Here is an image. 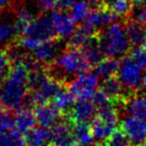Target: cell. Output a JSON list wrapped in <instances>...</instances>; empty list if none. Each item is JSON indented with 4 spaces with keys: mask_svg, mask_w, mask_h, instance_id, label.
<instances>
[{
    "mask_svg": "<svg viewBox=\"0 0 146 146\" xmlns=\"http://www.w3.org/2000/svg\"><path fill=\"white\" fill-rule=\"evenodd\" d=\"M141 91L143 95L146 96V73L143 75V77H142V82H141Z\"/></svg>",
    "mask_w": 146,
    "mask_h": 146,
    "instance_id": "38",
    "label": "cell"
},
{
    "mask_svg": "<svg viewBox=\"0 0 146 146\" xmlns=\"http://www.w3.org/2000/svg\"><path fill=\"white\" fill-rule=\"evenodd\" d=\"M100 46L104 55L110 58L122 57L127 53L130 43L125 27L120 23H113L98 33Z\"/></svg>",
    "mask_w": 146,
    "mask_h": 146,
    "instance_id": "3",
    "label": "cell"
},
{
    "mask_svg": "<svg viewBox=\"0 0 146 146\" xmlns=\"http://www.w3.org/2000/svg\"><path fill=\"white\" fill-rule=\"evenodd\" d=\"M74 101H75L74 95L65 86L62 89L59 90L54 95V97L52 98V105L62 115H65L74 105Z\"/></svg>",
    "mask_w": 146,
    "mask_h": 146,
    "instance_id": "20",
    "label": "cell"
},
{
    "mask_svg": "<svg viewBox=\"0 0 146 146\" xmlns=\"http://www.w3.org/2000/svg\"><path fill=\"white\" fill-rule=\"evenodd\" d=\"M123 86L120 82L118 76H112L107 79L103 80L100 86V90L103 91L108 96L112 103L119 104L124 100V98L127 97V94H124Z\"/></svg>",
    "mask_w": 146,
    "mask_h": 146,
    "instance_id": "15",
    "label": "cell"
},
{
    "mask_svg": "<svg viewBox=\"0 0 146 146\" xmlns=\"http://www.w3.org/2000/svg\"><path fill=\"white\" fill-rule=\"evenodd\" d=\"M135 4H143V3L146 2V0H132Z\"/></svg>",
    "mask_w": 146,
    "mask_h": 146,
    "instance_id": "41",
    "label": "cell"
},
{
    "mask_svg": "<svg viewBox=\"0 0 146 146\" xmlns=\"http://www.w3.org/2000/svg\"><path fill=\"white\" fill-rule=\"evenodd\" d=\"M25 146H47L49 131L43 127H34L24 134Z\"/></svg>",
    "mask_w": 146,
    "mask_h": 146,
    "instance_id": "23",
    "label": "cell"
},
{
    "mask_svg": "<svg viewBox=\"0 0 146 146\" xmlns=\"http://www.w3.org/2000/svg\"><path fill=\"white\" fill-rule=\"evenodd\" d=\"M97 117L114 128H115V126L117 125L118 121H119V115H118L117 110L112 105L100 109L98 111Z\"/></svg>",
    "mask_w": 146,
    "mask_h": 146,
    "instance_id": "29",
    "label": "cell"
},
{
    "mask_svg": "<svg viewBox=\"0 0 146 146\" xmlns=\"http://www.w3.org/2000/svg\"><path fill=\"white\" fill-rule=\"evenodd\" d=\"M86 2L88 3H98V2H101L102 0H84Z\"/></svg>",
    "mask_w": 146,
    "mask_h": 146,
    "instance_id": "42",
    "label": "cell"
},
{
    "mask_svg": "<svg viewBox=\"0 0 146 146\" xmlns=\"http://www.w3.org/2000/svg\"><path fill=\"white\" fill-rule=\"evenodd\" d=\"M37 123L43 128H51L58 122L61 113L52 104H42L35 107L33 110Z\"/></svg>",
    "mask_w": 146,
    "mask_h": 146,
    "instance_id": "14",
    "label": "cell"
},
{
    "mask_svg": "<svg viewBox=\"0 0 146 146\" xmlns=\"http://www.w3.org/2000/svg\"><path fill=\"white\" fill-rule=\"evenodd\" d=\"M21 36L31 37L41 43L54 40L58 37L49 15H43L34 19L23 31Z\"/></svg>",
    "mask_w": 146,
    "mask_h": 146,
    "instance_id": "6",
    "label": "cell"
},
{
    "mask_svg": "<svg viewBox=\"0 0 146 146\" xmlns=\"http://www.w3.org/2000/svg\"><path fill=\"white\" fill-rule=\"evenodd\" d=\"M18 34L15 24L8 21H3L0 23V43L12 40Z\"/></svg>",
    "mask_w": 146,
    "mask_h": 146,
    "instance_id": "30",
    "label": "cell"
},
{
    "mask_svg": "<svg viewBox=\"0 0 146 146\" xmlns=\"http://www.w3.org/2000/svg\"><path fill=\"white\" fill-rule=\"evenodd\" d=\"M97 34H98L97 31H95L91 27L88 26L87 24L83 23V24H81L76 29L75 32L73 33L72 36L69 38L68 47L81 49L82 47H84L87 44V42L92 37L96 36Z\"/></svg>",
    "mask_w": 146,
    "mask_h": 146,
    "instance_id": "18",
    "label": "cell"
},
{
    "mask_svg": "<svg viewBox=\"0 0 146 146\" xmlns=\"http://www.w3.org/2000/svg\"><path fill=\"white\" fill-rule=\"evenodd\" d=\"M117 15H115L106 7L100 6L89 13L87 19L84 21V23L95 31H97V29L108 27L109 25L113 24L114 21L117 19Z\"/></svg>",
    "mask_w": 146,
    "mask_h": 146,
    "instance_id": "12",
    "label": "cell"
},
{
    "mask_svg": "<svg viewBox=\"0 0 146 146\" xmlns=\"http://www.w3.org/2000/svg\"><path fill=\"white\" fill-rule=\"evenodd\" d=\"M92 103L94 104V106L96 107V109L100 110L102 108H105L107 106L112 105L111 100L108 98V96L104 93L101 90H97V91L94 93V95L92 96Z\"/></svg>",
    "mask_w": 146,
    "mask_h": 146,
    "instance_id": "32",
    "label": "cell"
},
{
    "mask_svg": "<svg viewBox=\"0 0 146 146\" xmlns=\"http://www.w3.org/2000/svg\"><path fill=\"white\" fill-rule=\"evenodd\" d=\"M81 50L90 66H96L98 63L101 62L104 59V53L102 51L101 46H100L98 34L92 37L87 42V44L84 47H82Z\"/></svg>",
    "mask_w": 146,
    "mask_h": 146,
    "instance_id": "19",
    "label": "cell"
},
{
    "mask_svg": "<svg viewBox=\"0 0 146 146\" xmlns=\"http://www.w3.org/2000/svg\"><path fill=\"white\" fill-rule=\"evenodd\" d=\"M16 18H15V27L17 29V32L18 34H22L23 31L26 29V27L34 20V17H33V14L26 8H21L17 9L16 10Z\"/></svg>",
    "mask_w": 146,
    "mask_h": 146,
    "instance_id": "26",
    "label": "cell"
},
{
    "mask_svg": "<svg viewBox=\"0 0 146 146\" xmlns=\"http://www.w3.org/2000/svg\"><path fill=\"white\" fill-rule=\"evenodd\" d=\"M142 77L143 75L141 67L130 55L124 56L120 62L118 78L128 95L137 93V90L141 87Z\"/></svg>",
    "mask_w": 146,
    "mask_h": 146,
    "instance_id": "4",
    "label": "cell"
},
{
    "mask_svg": "<svg viewBox=\"0 0 146 146\" xmlns=\"http://www.w3.org/2000/svg\"><path fill=\"white\" fill-rule=\"evenodd\" d=\"M60 47L56 39L42 42L34 51L33 58L39 65H44L45 68L54 63L56 58L60 54Z\"/></svg>",
    "mask_w": 146,
    "mask_h": 146,
    "instance_id": "10",
    "label": "cell"
},
{
    "mask_svg": "<svg viewBox=\"0 0 146 146\" xmlns=\"http://www.w3.org/2000/svg\"><path fill=\"white\" fill-rule=\"evenodd\" d=\"M119 66L120 62L116 58H104L95 66V75L98 78L105 80L109 77L115 76L119 70Z\"/></svg>",
    "mask_w": 146,
    "mask_h": 146,
    "instance_id": "21",
    "label": "cell"
},
{
    "mask_svg": "<svg viewBox=\"0 0 146 146\" xmlns=\"http://www.w3.org/2000/svg\"><path fill=\"white\" fill-rule=\"evenodd\" d=\"M73 136L75 139L76 145L90 146L94 140L91 127L88 123H75L73 124Z\"/></svg>",
    "mask_w": 146,
    "mask_h": 146,
    "instance_id": "22",
    "label": "cell"
},
{
    "mask_svg": "<svg viewBox=\"0 0 146 146\" xmlns=\"http://www.w3.org/2000/svg\"><path fill=\"white\" fill-rule=\"evenodd\" d=\"M91 12L89 8V4L86 1H77L75 4L70 8L69 16L74 23L82 22L87 19L89 13Z\"/></svg>",
    "mask_w": 146,
    "mask_h": 146,
    "instance_id": "25",
    "label": "cell"
},
{
    "mask_svg": "<svg viewBox=\"0 0 146 146\" xmlns=\"http://www.w3.org/2000/svg\"><path fill=\"white\" fill-rule=\"evenodd\" d=\"M9 3H10V0H0V9L8 6Z\"/></svg>",
    "mask_w": 146,
    "mask_h": 146,
    "instance_id": "39",
    "label": "cell"
},
{
    "mask_svg": "<svg viewBox=\"0 0 146 146\" xmlns=\"http://www.w3.org/2000/svg\"><path fill=\"white\" fill-rule=\"evenodd\" d=\"M77 2V0H58L57 2V7L60 8V10L64 9H69Z\"/></svg>",
    "mask_w": 146,
    "mask_h": 146,
    "instance_id": "36",
    "label": "cell"
},
{
    "mask_svg": "<svg viewBox=\"0 0 146 146\" xmlns=\"http://www.w3.org/2000/svg\"><path fill=\"white\" fill-rule=\"evenodd\" d=\"M96 114V107L89 100H78L64 115L71 123H88L93 121Z\"/></svg>",
    "mask_w": 146,
    "mask_h": 146,
    "instance_id": "9",
    "label": "cell"
},
{
    "mask_svg": "<svg viewBox=\"0 0 146 146\" xmlns=\"http://www.w3.org/2000/svg\"><path fill=\"white\" fill-rule=\"evenodd\" d=\"M58 0H37V4L39 8L45 11L53 10L55 7H57Z\"/></svg>",
    "mask_w": 146,
    "mask_h": 146,
    "instance_id": "35",
    "label": "cell"
},
{
    "mask_svg": "<svg viewBox=\"0 0 146 146\" xmlns=\"http://www.w3.org/2000/svg\"><path fill=\"white\" fill-rule=\"evenodd\" d=\"M49 16L59 38H70L73 33L75 32V23L73 22L69 15H67L62 10L52 11Z\"/></svg>",
    "mask_w": 146,
    "mask_h": 146,
    "instance_id": "11",
    "label": "cell"
},
{
    "mask_svg": "<svg viewBox=\"0 0 146 146\" xmlns=\"http://www.w3.org/2000/svg\"><path fill=\"white\" fill-rule=\"evenodd\" d=\"M11 139H12L13 145L14 146H25V137L22 132L18 131L14 127L9 131Z\"/></svg>",
    "mask_w": 146,
    "mask_h": 146,
    "instance_id": "34",
    "label": "cell"
},
{
    "mask_svg": "<svg viewBox=\"0 0 146 146\" xmlns=\"http://www.w3.org/2000/svg\"><path fill=\"white\" fill-rule=\"evenodd\" d=\"M121 129L128 136L131 145L146 146V119L128 116L122 121Z\"/></svg>",
    "mask_w": 146,
    "mask_h": 146,
    "instance_id": "8",
    "label": "cell"
},
{
    "mask_svg": "<svg viewBox=\"0 0 146 146\" xmlns=\"http://www.w3.org/2000/svg\"><path fill=\"white\" fill-rule=\"evenodd\" d=\"M107 9L112 11L117 16H128L132 9L131 0H114L107 7Z\"/></svg>",
    "mask_w": 146,
    "mask_h": 146,
    "instance_id": "28",
    "label": "cell"
},
{
    "mask_svg": "<svg viewBox=\"0 0 146 146\" xmlns=\"http://www.w3.org/2000/svg\"><path fill=\"white\" fill-rule=\"evenodd\" d=\"M90 146H103V145H100V144H93V145H90Z\"/></svg>",
    "mask_w": 146,
    "mask_h": 146,
    "instance_id": "43",
    "label": "cell"
},
{
    "mask_svg": "<svg viewBox=\"0 0 146 146\" xmlns=\"http://www.w3.org/2000/svg\"><path fill=\"white\" fill-rule=\"evenodd\" d=\"M90 67L81 49L68 47L59 54L53 64L45 69L51 77L66 85L68 76H78L87 72Z\"/></svg>",
    "mask_w": 146,
    "mask_h": 146,
    "instance_id": "2",
    "label": "cell"
},
{
    "mask_svg": "<svg viewBox=\"0 0 146 146\" xmlns=\"http://www.w3.org/2000/svg\"><path fill=\"white\" fill-rule=\"evenodd\" d=\"M103 146H131L128 136L126 133L121 129L118 128L115 129L112 134L103 142Z\"/></svg>",
    "mask_w": 146,
    "mask_h": 146,
    "instance_id": "27",
    "label": "cell"
},
{
    "mask_svg": "<svg viewBox=\"0 0 146 146\" xmlns=\"http://www.w3.org/2000/svg\"><path fill=\"white\" fill-rule=\"evenodd\" d=\"M12 66L5 49H0V83L6 80Z\"/></svg>",
    "mask_w": 146,
    "mask_h": 146,
    "instance_id": "31",
    "label": "cell"
},
{
    "mask_svg": "<svg viewBox=\"0 0 146 146\" xmlns=\"http://www.w3.org/2000/svg\"><path fill=\"white\" fill-rule=\"evenodd\" d=\"M29 70L22 63L12 64L1 94V105L7 109H19L26 102L29 92Z\"/></svg>",
    "mask_w": 146,
    "mask_h": 146,
    "instance_id": "1",
    "label": "cell"
},
{
    "mask_svg": "<svg viewBox=\"0 0 146 146\" xmlns=\"http://www.w3.org/2000/svg\"><path fill=\"white\" fill-rule=\"evenodd\" d=\"M68 89L74 95L75 99L88 100L92 98L98 87V77L95 73L84 72L76 76L68 84Z\"/></svg>",
    "mask_w": 146,
    "mask_h": 146,
    "instance_id": "5",
    "label": "cell"
},
{
    "mask_svg": "<svg viewBox=\"0 0 146 146\" xmlns=\"http://www.w3.org/2000/svg\"><path fill=\"white\" fill-rule=\"evenodd\" d=\"M1 94H2V89L0 88V98H1Z\"/></svg>",
    "mask_w": 146,
    "mask_h": 146,
    "instance_id": "44",
    "label": "cell"
},
{
    "mask_svg": "<svg viewBox=\"0 0 146 146\" xmlns=\"http://www.w3.org/2000/svg\"><path fill=\"white\" fill-rule=\"evenodd\" d=\"M0 146H14L12 139L9 135V132L0 136Z\"/></svg>",
    "mask_w": 146,
    "mask_h": 146,
    "instance_id": "37",
    "label": "cell"
},
{
    "mask_svg": "<svg viewBox=\"0 0 146 146\" xmlns=\"http://www.w3.org/2000/svg\"><path fill=\"white\" fill-rule=\"evenodd\" d=\"M130 56L141 68L146 69V46L134 48Z\"/></svg>",
    "mask_w": 146,
    "mask_h": 146,
    "instance_id": "33",
    "label": "cell"
},
{
    "mask_svg": "<svg viewBox=\"0 0 146 146\" xmlns=\"http://www.w3.org/2000/svg\"><path fill=\"white\" fill-rule=\"evenodd\" d=\"M47 146H52V145H51V144H49V145H47Z\"/></svg>",
    "mask_w": 146,
    "mask_h": 146,
    "instance_id": "45",
    "label": "cell"
},
{
    "mask_svg": "<svg viewBox=\"0 0 146 146\" xmlns=\"http://www.w3.org/2000/svg\"><path fill=\"white\" fill-rule=\"evenodd\" d=\"M118 105H122L130 116L146 119V96L143 94H132L124 98Z\"/></svg>",
    "mask_w": 146,
    "mask_h": 146,
    "instance_id": "13",
    "label": "cell"
},
{
    "mask_svg": "<svg viewBox=\"0 0 146 146\" xmlns=\"http://www.w3.org/2000/svg\"><path fill=\"white\" fill-rule=\"evenodd\" d=\"M91 131L93 134V137L97 141H105L108 137L112 134V132L115 130V128L110 126L109 124L105 123L99 119L98 117H95L94 120L92 121L91 125Z\"/></svg>",
    "mask_w": 146,
    "mask_h": 146,
    "instance_id": "24",
    "label": "cell"
},
{
    "mask_svg": "<svg viewBox=\"0 0 146 146\" xmlns=\"http://www.w3.org/2000/svg\"><path fill=\"white\" fill-rule=\"evenodd\" d=\"M73 123L66 117L58 121L49 130V142L52 146H76L73 136Z\"/></svg>",
    "mask_w": 146,
    "mask_h": 146,
    "instance_id": "7",
    "label": "cell"
},
{
    "mask_svg": "<svg viewBox=\"0 0 146 146\" xmlns=\"http://www.w3.org/2000/svg\"><path fill=\"white\" fill-rule=\"evenodd\" d=\"M114 0H102V5L101 6H104L107 8L108 6H109L110 4H111L112 2H113Z\"/></svg>",
    "mask_w": 146,
    "mask_h": 146,
    "instance_id": "40",
    "label": "cell"
},
{
    "mask_svg": "<svg viewBox=\"0 0 146 146\" xmlns=\"http://www.w3.org/2000/svg\"><path fill=\"white\" fill-rule=\"evenodd\" d=\"M129 43L134 47L146 46V26L136 20L128 21L125 26Z\"/></svg>",
    "mask_w": 146,
    "mask_h": 146,
    "instance_id": "17",
    "label": "cell"
},
{
    "mask_svg": "<svg viewBox=\"0 0 146 146\" xmlns=\"http://www.w3.org/2000/svg\"><path fill=\"white\" fill-rule=\"evenodd\" d=\"M37 120L32 108L21 107L17 109L14 115V128L25 134L27 131L34 128Z\"/></svg>",
    "mask_w": 146,
    "mask_h": 146,
    "instance_id": "16",
    "label": "cell"
}]
</instances>
